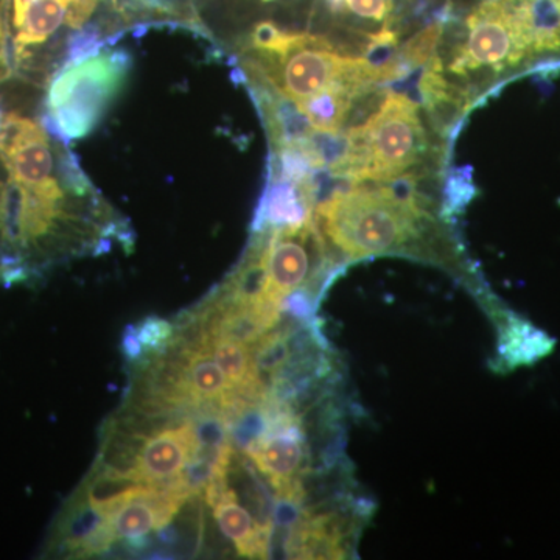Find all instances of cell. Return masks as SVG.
<instances>
[{"label": "cell", "instance_id": "obj_1", "mask_svg": "<svg viewBox=\"0 0 560 560\" xmlns=\"http://www.w3.org/2000/svg\"><path fill=\"white\" fill-rule=\"evenodd\" d=\"M0 282L38 278L51 265L121 238L124 223L81 171L66 142L39 121L0 124Z\"/></svg>", "mask_w": 560, "mask_h": 560}, {"label": "cell", "instance_id": "obj_2", "mask_svg": "<svg viewBox=\"0 0 560 560\" xmlns=\"http://www.w3.org/2000/svg\"><path fill=\"white\" fill-rule=\"evenodd\" d=\"M238 57L249 88L270 92L293 106L331 88L370 91L388 81L368 58L345 57L320 36L282 31L268 21L249 33Z\"/></svg>", "mask_w": 560, "mask_h": 560}, {"label": "cell", "instance_id": "obj_3", "mask_svg": "<svg viewBox=\"0 0 560 560\" xmlns=\"http://www.w3.org/2000/svg\"><path fill=\"white\" fill-rule=\"evenodd\" d=\"M348 184L315 206L316 226L338 260L355 261L385 254L425 257L422 217L390 198L381 184Z\"/></svg>", "mask_w": 560, "mask_h": 560}, {"label": "cell", "instance_id": "obj_4", "mask_svg": "<svg viewBox=\"0 0 560 560\" xmlns=\"http://www.w3.org/2000/svg\"><path fill=\"white\" fill-rule=\"evenodd\" d=\"M114 0H11L13 69L47 84L73 60L101 49L102 33L90 22L102 3Z\"/></svg>", "mask_w": 560, "mask_h": 560}, {"label": "cell", "instance_id": "obj_5", "mask_svg": "<svg viewBox=\"0 0 560 560\" xmlns=\"http://www.w3.org/2000/svg\"><path fill=\"white\" fill-rule=\"evenodd\" d=\"M131 66L130 55L116 49L62 66L49 81L44 127L66 143L90 136L124 90Z\"/></svg>", "mask_w": 560, "mask_h": 560}, {"label": "cell", "instance_id": "obj_6", "mask_svg": "<svg viewBox=\"0 0 560 560\" xmlns=\"http://www.w3.org/2000/svg\"><path fill=\"white\" fill-rule=\"evenodd\" d=\"M350 130L361 151L359 184L404 175L418 164L425 151L418 103L401 92H388L370 119Z\"/></svg>", "mask_w": 560, "mask_h": 560}, {"label": "cell", "instance_id": "obj_7", "mask_svg": "<svg viewBox=\"0 0 560 560\" xmlns=\"http://www.w3.org/2000/svg\"><path fill=\"white\" fill-rule=\"evenodd\" d=\"M533 38L522 7L514 0H481L466 21V35L451 62L453 73L471 70L501 73L533 57Z\"/></svg>", "mask_w": 560, "mask_h": 560}, {"label": "cell", "instance_id": "obj_8", "mask_svg": "<svg viewBox=\"0 0 560 560\" xmlns=\"http://www.w3.org/2000/svg\"><path fill=\"white\" fill-rule=\"evenodd\" d=\"M275 493L293 488L311 475V442L304 418L287 411L275 429L246 452Z\"/></svg>", "mask_w": 560, "mask_h": 560}, {"label": "cell", "instance_id": "obj_9", "mask_svg": "<svg viewBox=\"0 0 560 560\" xmlns=\"http://www.w3.org/2000/svg\"><path fill=\"white\" fill-rule=\"evenodd\" d=\"M198 440L194 418L171 419L143 434L136 456L135 477L153 485L179 478L191 460L197 458Z\"/></svg>", "mask_w": 560, "mask_h": 560}, {"label": "cell", "instance_id": "obj_10", "mask_svg": "<svg viewBox=\"0 0 560 560\" xmlns=\"http://www.w3.org/2000/svg\"><path fill=\"white\" fill-rule=\"evenodd\" d=\"M206 503L212 508L213 518L223 536L234 544L243 558H270L271 533L257 522L253 512L241 503L237 489L226 474L217 475L205 489Z\"/></svg>", "mask_w": 560, "mask_h": 560}, {"label": "cell", "instance_id": "obj_11", "mask_svg": "<svg viewBox=\"0 0 560 560\" xmlns=\"http://www.w3.org/2000/svg\"><path fill=\"white\" fill-rule=\"evenodd\" d=\"M108 515L73 495L51 530L49 552L55 555H102L114 544Z\"/></svg>", "mask_w": 560, "mask_h": 560}, {"label": "cell", "instance_id": "obj_12", "mask_svg": "<svg viewBox=\"0 0 560 560\" xmlns=\"http://www.w3.org/2000/svg\"><path fill=\"white\" fill-rule=\"evenodd\" d=\"M318 195L319 187L315 176L294 180L271 173L254 219L253 231L307 223L313 219Z\"/></svg>", "mask_w": 560, "mask_h": 560}, {"label": "cell", "instance_id": "obj_13", "mask_svg": "<svg viewBox=\"0 0 560 560\" xmlns=\"http://www.w3.org/2000/svg\"><path fill=\"white\" fill-rule=\"evenodd\" d=\"M160 485L145 482L132 475L120 474L108 467H95L84 485L77 490V495L92 504L95 510L110 515L120 510L128 501L150 495Z\"/></svg>", "mask_w": 560, "mask_h": 560}, {"label": "cell", "instance_id": "obj_14", "mask_svg": "<svg viewBox=\"0 0 560 560\" xmlns=\"http://www.w3.org/2000/svg\"><path fill=\"white\" fill-rule=\"evenodd\" d=\"M490 316L500 326V366L511 370L518 364H530L550 352V338L525 319L499 307L490 311Z\"/></svg>", "mask_w": 560, "mask_h": 560}, {"label": "cell", "instance_id": "obj_15", "mask_svg": "<svg viewBox=\"0 0 560 560\" xmlns=\"http://www.w3.org/2000/svg\"><path fill=\"white\" fill-rule=\"evenodd\" d=\"M363 90L353 86H337L320 92L311 101L293 106L311 125L312 130L337 135L349 119L353 102L363 95Z\"/></svg>", "mask_w": 560, "mask_h": 560}, {"label": "cell", "instance_id": "obj_16", "mask_svg": "<svg viewBox=\"0 0 560 560\" xmlns=\"http://www.w3.org/2000/svg\"><path fill=\"white\" fill-rule=\"evenodd\" d=\"M130 329L135 334L140 349H142L140 360L150 359V357L164 352L172 345L173 338H175V326H173V323L154 318V316L143 319L142 323L136 324Z\"/></svg>", "mask_w": 560, "mask_h": 560}, {"label": "cell", "instance_id": "obj_17", "mask_svg": "<svg viewBox=\"0 0 560 560\" xmlns=\"http://www.w3.org/2000/svg\"><path fill=\"white\" fill-rule=\"evenodd\" d=\"M442 32L444 28H442L441 22H436V24L423 28L422 32L416 33L415 38L410 39L401 54L407 66H422L430 62L436 54Z\"/></svg>", "mask_w": 560, "mask_h": 560}, {"label": "cell", "instance_id": "obj_18", "mask_svg": "<svg viewBox=\"0 0 560 560\" xmlns=\"http://www.w3.org/2000/svg\"><path fill=\"white\" fill-rule=\"evenodd\" d=\"M10 5L11 0H0V83L9 80L14 70L11 58Z\"/></svg>", "mask_w": 560, "mask_h": 560}, {"label": "cell", "instance_id": "obj_19", "mask_svg": "<svg viewBox=\"0 0 560 560\" xmlns=\"http://www.w3.org/2000/svg\"><path fill=\"white\" fill-rule=\"evenodd\" d=\"M361 20L383 21L393 10V0H341Z\"/></svg>", "mask_w": 560, "mask_h": 560}, {"label": "cell", "instance_id": "obj_20", "mask_svg": "<svg viewBox=\"0 0 560 560\" xmlns=\"http://www.w3.org/2000/svg\"><path fill=\"white\" fill-rule=\"evenodd\" d=\"M3 183H5V179H3V175L0 173V201H2Z\"/></svg>", "mask_w": 560, "mask_h": 560}, {"label": "cell", "instance_id": "obj_21", "mask_svg": "<svg viewBox=\"0 0 560 560\" xmlns=\"http://www.w3.org/2000/svg\"><path fill=\"white\" fill-rule=\"evenodd\" d=\"M2 117H3L2 114H0V124H2Z\"/></svg>", "mask_w": 560, "mask_h": 560}]
</instances>
